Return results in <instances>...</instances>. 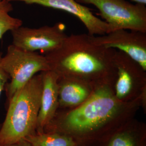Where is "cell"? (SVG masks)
Masks as SVG:
<instances>
[{
  "label": "cell",
  "instance_id": "obj_1",
  "mask_svg": "<svg viewBox=\"0 0 146 146\" xmlns=\"http://www.w3.org/2000/svg\"><path fill=\"white\" fill-rule=\"evenodd\" d=\"M110 83L98 84L88 99L78 107L58 110L43 132H56L72 138L77 146H98L106 137L135 117L146 100L123 102L117 99Z\"/></svg>",
  "mask_w": 146,
  "mask_h": 146
},
{
  "label": "cell",
  "instance_id": "obj_2",
  "mask_svg": "<svg viewBox=\"0 0 146 146\" xmlns=\"http://www.w3.org/2000/svg\"><path fill=\"white\" fill-rule=\"evenodd\" d=\"M116 50L95 44L89 34H73L67 36L58 48L44 55L50 70L58 77L80 78L96 85L114 84Z\"/></svg>",
  "mask_w": 146,
  "mask_h": 146
},
{
  "label": "cell",
  "instance_id": "obj_3",
  "mask_svg": "<svg viewBox=\"0 0 146 146\" xmlns=\"http://www.w3.org/2000/svg\"><path fill=\"white\" fill-rule=\"evenodd\" d=\"M42 91L41 73L34 75L7 104L5 120L1 125L0 146L11 145L36 133Z\"/></svg>",
  "mask_w": 146,
  "mask_h": 146
},
{
  "label": "cell",
  "instance_id": "obj_4",
  "mask_svg": "<svg viewBox=\"0 0 146 146\" xmlns=\"http://www.w3.org/2000/svg\"><path fill=\"white\" fill-rule=\"evenodd\" d=\"M1 65L11 80L5 88L6 104L36 73L50 70L44 55L26 51L13 44L8 47L5 56L1 58Z\"/></svg>",
  "mask_w": 146,
  "mask_h": 146
},
{
  "label": "cell",
  "instance_id": "obj_5",
  "mask_svg": "<svg viewBox=\"0 0 146 146\" xmlns=\"http://www.w3.org/2000/svg\"><path fill=\"white\" fill-rule=\"evenodd\" d=\"M75 1L95 6L113 31L123 29L146 33V7L144 5H133L125 0Z\"/></svg>",
  "mask_w": 146,
  "mask_h": 146
},
{
  "label": "cell",
  "instance_id": "obj_6",
  "mask_svg": "<svg viewBox=\"0 0 146 146\" xmlns=\"http://www.w3.org/2000/svg\"><path fill=\"white\" fill-rule=\"evenodd\" d=\"M116 76L113 86L116 98L123 102L146 100V71L125 52L116 50L114 58Z\"/></svg>",
  "mask_w": 146,
  "mask_h": 146
},
{
  "label": "cell",
  "instance_id": "obj_7",
  "mask_svg": "<svg viewBox=\"0 0 146 146\" xmlns=\"http://www.w3.org/2000/svg\"><path fill=\"white\" fill-rule=\"evenodd\" d=\"M11 33L14 46L31 52L40 50L44 54L58 48L67 37L62 23L37 28L21 26Z\"/></svg>",
  "mask_w": 146,
  "mask_h": 146
},
{
  "label": "cell",
  "instance_id": "obj_8",
  "mask_svg": "<svg viewBox=\"0 0 146 146\" xmlns=\"http://www.w3.org/2000/svg\"><path fill=\"white\" fill-rule=\"evenodd\" d=\"M95 44L125 52L146 71V33L120 29L103 35H90Z\"/></svg>",
  "mask_w": 146,
  "mask_h": 146
},
{
  "label": "cell",
  "instance_id": "obj_9",
  "mask_svg": "<svg viewBox=\"0 0 146 146\" xmlns=\"http://www.w3.org/2000/svg\"><path fill=\"white\" fill-rule=\"evenodd\" d=\"M19 1L28 5H38L67 11L82 21L90 35H103L113 31L111 27L103 20L94 15L88 8L75 0H8Z\"/></svg>",
  "mask_w": 146,
  "mask_h": 146
},
{
  "label": "cell",
  "instance_id": "obj_10",
  "mask_svg": "<svg viewBox=\"0 0 146 146\" xmlns=\"http://www.w3.org/2000/svg\"><path fill=\"white\" fill-rule=\"evenodd\" d=\"M58 110H72L83 104L97 86L80 78L58 77Z\"/></svg>",
  "mask_w": 146,
  "mask_h": 146
},
{
  "label": "cell",
  "instance_id": "obj_11",
  "mask_svg": "<svg viewBox=\"0 0 146 146\" xmlns=\"http://www.w3.org/2000/svg\"><path fill=\"white\" fill-rule=\"evenodd\" d=\"M42 91L37 121L36 133H43L44 127L52 120L58 109V75L52 70L41 72Z\"/></svg>",
  "mask_w": 146,
  "mask_h": 146
},
{
  "label": "cell",
  "instance_id": "obj_12",
  "mask_svg": "<svg viewBox=\"0 0 146 146\" xmlns=\"http://www.w3.org/2000/svg\"><path fill=\"white\" fill-rule=\"evenodd\" d=\"M98 146H146V125L135 117L113 132Z\"/></svg>",
  "mask_w": 146,
  "mask_h": 146
},
{
  "label": "cell",
  "instance_id": "obj_13",
  "mask_svg": "<svg viewBox=\"0 0 146 146\" xmlns=\"http://www.w3.org/2000/svg\"><path fill=\"white\" fill-rule=\"evenodd\" d=\"M24 139L32 146H77L72 138L56 132L36 133Z\"/></svg>",
  "mask_w": 146,
  "mask_h": 146
},
{
  "label": "cell",
  "instance_id": "obj_14",
  "mask_svg": "<svg viewBox=\"0 0 146 146\" xmlns=\"http://www.w3.org/2000/svg\"><path fill=\"white\" fill-rule=\"evenodd\" d=\"M13 11L11 2L8 0L0 1V40L8 31L22 26L23 22L17 18L10 15Z\"/></svg>",
  "mask_w": 146,
  "mask_h": 146
},
{
  "label": "cell",
  "instance_id": "obj_15",
  "mask_svg": "<svg viewBox=\"0 0 146 146\" xmlns=\"http://www.w3.org/2000/svg\"><path fill=\"white\" fill-rule=\"evenodd\" d=\"M2 57V53L0 50V96L2 91L5 90L6 84L8 82L9 79H10L8 75L6 73L5 71L2 68V66L1 65V61ZM1 128V125H0Z\"/></svg>",
  "mask_w": 146,
  "mask_h": 146
},
{
  "label": "cell",
  "instance_id": "obj_16",
  "mask_svg": "<svg viewBox=\"0 0 146 146\" xmlns=\"http://www.w3.org/2000/svg\"><path fill=\"white\" fill-rule=\"evenodd\" d=\"M32 146L31 144L26 141V140L23 139L21 141H18L16 143L11 144V145H5V146Z\"/></svg>",
  "mask_w": 146,
  "mask_h": 146
},
{
  "label": "cell",
  "instance_id": "obj_17",
  "mask_svg": "<svg viewBox=\"0 0 146 146\" xmlns=\"http://www.w3.org/2000/svg\"><path fill=\"white\" fill-rule=\"evenodd\" d=\"M132 1L135 2L136 3L146 5V0H132Z\"/></svg>",
  "mask_w": 146,
  "mask_h": 146
},
{
  "label": "cell",
  "instance_id": "obj_18",
  "mask_svg": "<svg viewBox=\"0 0 146 146\" xmlns=\"http://www.w3.org/2000/svg\"><path fill=\"white\" fill-rule=\"evenodd\" d=\"M0 1H2V0H0Z\"/></svg>",
  "mask_w": 146,
  "mask_h": 146
}]
</instances>
